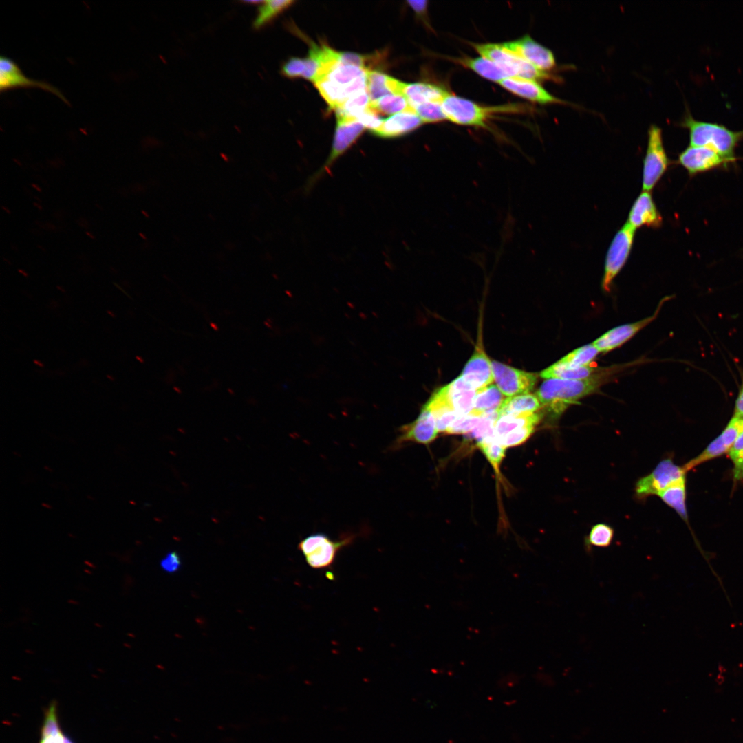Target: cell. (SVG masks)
<instances>
[{
    "label": "cell",
    "mask_w": 743,
    "mask_h": 743,
    "mask_svg": "<svg viewBox=\"0 0 743 743\" xmlns=\"http://www.w3.org/2000/svg\"><path fill=\"white\" fill-rule=\"evenodd\" d=\"M367 71L365 68L338 62L314 85L330 107L334 110L350 97L367 89Z\"/></svg>",
    "instance_id": "1"
},
{
    "label": "cell",
    "mask_w": 743,
    "mask_h": 743,
    "mask_svg": "<svg viewBox=\"0 0 743 743\" xmlns=\"http://www.w3.org/2000/svg\"><path fill=\"white\" fill-rule=\"evenodd\" d=\"M600 376L581 380L546 379L536 393L541 406L552 416H559L570 405L594 392L601 385Z\"/></svg>",
    "instance_id": "2"
},
{
    "label": "cell",
    "mask_w": 743,
    "mask_h": 743,
    "mask_svg": "<svg viewBox=\"0 0 743 743\" xmlns=\"http://www.w3.org/2000/svg\"><path fill=\"white\" fill-rule=\"evenodd\" d=\"M681 125L689 131V145L711 148L729 163L735 160V149L743 139V130L733 131L714 122L695 119L687 113Z\"/></svg>",
    "instance_id": "3"
},
{
    "label": "cell",
    "mask_w": 743,
    "mask_h": 743,
    "mask_svg": "<svg viewBox=\"0 0 743 743\" xmlns=\"http://www.w3.org/2000/svg\"><path fill=\"white\" fill-rule=\"evenodd\" d=\"M442 106L448 120L460 125L483 128L486 127V121L495 113L522 111V107L519 105L482 106L449 93L443 98Z\"/></svg>",
    "instance_id": "4"
},
{
    "label": "cell",
    "mask_w": 743,
    "mask_h": 743,
    "mask_svg": "<svg viewBox=\"0 0 743 743\" xmlns=\"http://www.w3.org/2000/svg\"><path fill=\"white\" fill-rule=\"evenodd\" d=\"M481 56L501 66L510 77L517 76L535 80L561 81L559 77L537 68L530 63L505 50L501 44H473Z\"/></svg>",
    "instance_id": "5"
},
{
    "label": "cell",
    "mask_w": 743,
    "mask_h": 743,
    "mask_svg": "<svg viewBox=\"0 0 743 743\" xmlns=\"http://www.w3.org/2000/svg\"><path fill=\"white\" fill-rule=\"evenodd\" d=\"M354 539V536L350 535L334 540L324 533H314L303 539L298 544V549L310 567L323 569L330 567L338 551L350 544Z\"/></svg>",
    "instance_id": "6"
},
{
    "label": "cell",
    "mask_w": 743,
    "mask_h": 743,
    "mask_svg": "<svg viewBox=\"0 0 743 743\" xmlns=\"http://www.w3.org/2000/svg\"><path fill=\"white\" fill-rule=\"evenodd\" d=\"M669 164L663 140L662 129L656 125H650L647 133V145L643 160V191H650L659 182Z\"/></svg>",
    "instance_id": "7"
},
{
    "label": "cell",
    "mask_w": 743,
    "mask_h": 743,
    "mask_svg": "<svg viewBox=\"0 0 743 743\" xmlns=\"http://www.w3.org/2000/svg\"><path fill=\"white\" fill-rule=\"evenodd\" d=\"M687 471L684 466L676 464L671 458L661 460L648 475L640 478L635 485V494L639 499L658 495L661 491L686 480Z\"/></svg>",
    "instance_id": "8"
},
{
    "label": "cell",
    "mask_w": 743,
    "mask_h": 743,
    "mask_svg": "<svg viewBox=\"0 0 743 743\" xmlns=\"http://www.w3.org/2000/svg\"><path fill=\"white\" fill-rule=\"evenodd\" d=\"M636 230L627 222L614 237L606 254L602 288L609 292L614 279L625 265L630 255Z\"/></svg>",
    "instance_id": "9"
},
{
    "label": "cell",
    "mask_w": 743,
    "mask_h": 743,
    "mask_svg": "<svg viewBox=\"0 0 743 743\" xmlns=\"http://www.w3.org/2000/svg\"><path fill=\"white\" fill-rule=\"evenodd\" d=\"M337 124L332 149L325 164L309 182L313 184L323 175L329 172L335 161L360 137L365 127L356 119L336 118Z\"/></svg>",
    "instance_id": "10"
},
{
    "label": "cell",
    "mask_w": 743,
    "mask_h": 743,
    "mask_svg": "<svg viewBox=\"0 0 743 743\" xmlns=\"http://www.w3.org/2000/svg\"><path fill=\"white\" fill-rule=\"evenodd\" d=\"M494 380L504 396L508 397L528 394L537 383L535 374L521 371L497 361L491 362Z\"/></svg>",
    "instance_id": "11"
},
{
    "label": "cell",
    "mask_w": 743,
    "mask_h": 743,
    "mask_svg": "<svg viewBox=\"0 0 743 743\" xmlns=\"http://www.w3.org/2000/svg\"><path fill=\"white\" fill-rule=\"evenodd\" d=\"M19 87H32L52 93L64 103L69 104L63 93L50 83L30 78L23 73L19 65L11 58H0V90L1 92Z\"/></svg>",
    "instance_id": "12"
},
{
    "label": "cell",
    "mask_w": 743,
    "mask_h": 743,
    "mask_svg": "<svg viewBox=\"0 0 743 743\" xmlns=\"http://www.w3.org/2000/svg\"><path fill=\"white\" fill-rule=\"evenodd\" d=\"M438 433L434 416L424 405L413 422L400 427L392 448L397 449L407 442L428 444L435 440Z\"/></svg>",
    "instance_id": "13"
},
{
    "label": "cell",
    "mask_w": 743,
    "mask_h": 743,
    "mask_svg": "<svg viewBox=\"0 0 743 743\" xmlns=\"http://www.w3.org/2000/svg\"><path fill=\"white\" fill-rule=\"evenodd\" d=\"M508 52L530 63L537 68L548 72L556 65L553 52L536 42L529 35L509 42L501 43Z\"/></svg>",
    "instance_id": "14"
},
{
    "label": "cell",
    "mask_w": 743,
    "mask_h": 743,
    "mask_svg": "<svg viewBox=\"0 0 743 743\" xmlns=\"http://www.w3.org/2000/svg\"><path fill=\"white\" fill-rule=\"evenodd\" d=\"M742 431L743 420L733 416L723 431L701 453L683 465L686 471L729 452Z\"/></svg>",
    "instance_id": "15"
},
{
    "label": "cell",
    "mask_w": 743,
    "mask_h": 743,
    "mask_svg": "<svg viewBox=\"0 0 743 743\" xmlns=\"http://www.w3.org/2000/svg\"><path fill=\"white\" fill-rule=\"evenodd\" d=\"M678 163L689 175L708 171L730 164L715 150L707 147L689 145L683 150L678 158Z\"/></svg>",
    "instance_id": "16"
},
{
    "label": "cell",
    "mask_w": 743,
    "mask_h": 743,
    "mask_svg": "<svg viewBox=\"0 0 743 743\" xmlns=\"http://www.w3.org/2000/svg\"><path fill=\"white\" fill-rule=\"evenodd\" d=\"M460 376L475 390L485 387L493 382L491 362L483 349L480 336L473 354Z\"/></svg>",
    "instance_id": "17"
},
{
    "label": "cell",
    "mask_w": 743,
    "mask_h": 743,
    "mask_svg": "<svg viewBox=\"0 0 743 743\" xmlns=\"http://www.w3.org/2000/svg\"><path fill=\"white\" fill-rule=\"evenodd\" d=\"M663 303V301L660 302L652 315L632 323L612 328L596 339L592 343L593 345L599 352H608L620 347L656 318Z\"/></svg>",
    "instance_id": "18"
},
{
    "label": "cell",
    "mask_w": 743,
    "mask_h": 743,
    "mask_svg": "<svg viewBox=\"0 0 743 743\" xmlns=\"http://www.w3.org/2000/svg\"><path fill=\"white\" fill-rule=\"evenodd\" d=\"M499 85L515 95L540 104H568L546 91L537 80L517 76L508 77Z\"/></svg>",
    "instance_id": "19"
},
{
    "label": "cell",
    "mask_w": 743,
    "mask_h": 743,
    "mask_svg": "<svg viewBox=\"0 0 743 743\" xmlns=\"http://www.w3.org/2000/svg\"><path fill=\"white\" fill-rule=\"evenodd\" d=\"M663 219L649 191H643L634 201L627 223L635 230L642 226L659 228Z\"/></svg>",
    "instance_id": "20"
},
{
    "label": "cell",
    "mask_w": 743,
    "mask_h": 743,
    "mask_svg": "<svg viewBox=\"0 0 743 743\" xmlns=\"http://www.w3.org/2000/svg\"><path fill=\"white\" fill-rule=\"evenodd\" d=\"M422 124L416 113L401 112L383 120L381 126L372 133L384 138H397L411 132Z\"/></svg>",
    "instance_id": "21"
},
{
    "label": "cell",
    "mask_w": 743,
    "mask_h": 743,
    "mask_svg": "<svg viewBox=\"0 0 743 743\" xmlns=\"http://www.w3.org/2000/svg\"><path fill=\"white\" fill-rule=\"evenodd\" d=\"M38 743H75L63 730L55 700L44 710Z\"/></svg>",
    "instance_id": "22"
},
{
    "label": "cell",
    "mask_w": 743,
    "mask_h": 743,
    "mask_svg": "<svg viewBox=\"0 0 743 743\" xmlns=\"http://www.w3.org/2000/svg\"><path fill=\"white\" fill-rule=\"evenodd\" d=\"M404 83L378 71L368 70L367 90L370 103L390 94H402Z\"/></svg>",
    "instance_id": "23"
},
{
    "label": "cell",
    "mask_w": 743,
    "mask_h": 743,
    "mask_svg": "<svg viewBox=\"0 0 743 743\" xmlns=\"http://www.w3.org/2000/svg\"><path fill=\"white\" fill-rule=\"evenodd\" d=\"M448 93L447 91L437 85L427 83H404L402 89V95L405 96L413 108L418 105L428 102L442 103Z\"/></svg>",
    "instance_id": "24"
},
{
    "label": "cell",
    "mask_w": 743,
    "mask_h": 743,
    "mask_svg": "<svg viewBox=\"0 0 743 743\" xmlns=\"http://www.w3.org/2000/svg\"><path fill=\"white\" fill-rule=\"evenodd\" d=\"M425 405L434 416L438 432H446L459 416L451 405L443 387L433 393Z\"/></svg>",
    "instance_id": "25"
},
{
    "label": "cell",
    "mask_w": 743,
    "mask_h": 743,
    "mask_svg": "<svg viewBox=\"0 0 743 743\" xmlns=\"http://www.w3.org/2000/svg\"><path fill=\"white\" fill-rule=\"evenodd\" d=\"M541 404L536 395L532 394H519L508 397L502 401L498 408L499 417L506 415H517L536 413Z\"/></svg>",
    "instance_id": "26"
},
{
    "label": "cell",
    "mask_w": 743,
    "mask_h": 743,
    "mask_svg": "<svg viewBox=\"0 0 743 743\" xmlns=\"http://www.w3.org/2000/svg\"><path fill=\"white\" fill-rule=\"evenodd\" d=\"M457 62L480 76L493 82L499 83L504 79L510 77L501 66L482 56L465 57L458 59Z\"/></svg>",
    "instance_id": "27"
},
{
    "label": "cell",
    "mask_w": 743,
    "mask_h": 743,
    "mask_svg": "<svg viewBox=\"0 0 743 743\" xmlns=\"http://www.w3.org/2000/svg\"><path fill=\"white\" fill-rule=\"evenodd\" d=\"M594 371L589 365L576 367L558 360L543 370L540 376L544 379L581 380L591 376Z\"/></svg>",
    "instance_id": "28"
},
{
    "label": "cell",
    "mask_w": 743,
    "mask_h": 743,
    "mask_svg": "<svg viewBox=\"0 0 743 743\" xmlns=\"http://www.w3.org/2000/svg\"><path fill=\"white\" fill-rule=\"evenodd\" d=\"M541 418L539 413L506 415L498 418L495 424V435L498 439L506 434L527 425H537Z\"/></svg>",
    "instance_id": "29"
},
{
    "label": "cell",
    "mask_w": 743,
    "mask_h": 743,
    "mask_svg": "<svg viewBox=\"0 0 743 743\" xmlns=\"http://www.w3.org/2000/svg\"><path fill=\"white\" fill-rule=\"evenodd\" d=\"M503 394L495 385H489L477 390L472 411L479 416L497 410L502 404Z\"/></svg>",
    "instance_id": "30"
},
{
    "label": "cell",
    "mask_w": 743,
    "mask_h": 743,
    "mask_svg": "<svg viewBox=\"0 0 743 743\" xmlns=\"http://www.w3.org/2000/svg\"><path fill=\"white\" fill-rule=\"evenodd\" d=\"M657 496L668 506L673 508L686 523L688 522L686 508V480L668 487Z\"/></svg>",
    "instance_id": "31"
},
{
    "label": "cell",
    "mask_w": 743,
    "mask_h": 743,
    "mask_svg": "<svg viewBox=\"0 0 743 743\" xmlns=\"http://www.w3.org/2000/svg\"><path fill=\"white\" fill-rule=\"evenodd\" d=\"M369 107L378 114L390 115L401 112L415 113L405 96L400 94L385 96L370 103Z\"/></svg>",
    "instance_id": "32"
},
{
    "label": "cell",
    "mask_w": 743,
    "mask_h": 743,
    "mask_svg": "<svg viewBox=\"0 0 743 743\" xmlns=\"http://www.w3.org/2000/svg\"><path fill=\"white\" fill-rule=\"evenodd\" d=\"M294 3L290 0H268L262 2L258 9L252 27L259 30L269 23L277 16L288 8Z\"/></svg>",
    "instance_id": "33"
},
{
    "label": "cell",
    "mask_w": 743,
    "mask_h": 743,
    "mask_svg": "<svg viewBox=\"0 0 743 743\" xmlns=\"http://www.w3.org/2000/svg\"><path fill=\"white\" fill-rule=\"evenodd\" d=\"M370 99L367 89L350 97L335 109L336 118H357L367 109Z\"/></svg>",
    "instance_id": "34"
},
{
    "label": "cell",
    "mask_w": 743,
    "mask_h": 743,
    "mask_svg": "<svg viewBox=\"0 0 743 743\" xmlns=\"http://www.w3.org/2000/svg\"><path fill=\"white\" fill-rule=\"evenodd\" d=\"M614 530L612 526L605 523L594 525L584 540L585 547L590 552L592 547L607 548L612 542Z\"/></svg>",
    "instance_id": "35"
},
{
    "label": "cell",
    "mask_w": 743,
    "mask_h": 743,
    "mask_svg": "<svg viewBox=\"0 0 743 743\" xmlns=\"http://www.w3.org/2000/svg\"><path fill=\"white\" fill-rule=\"evenodd\" d=\"M443 387L451 405L458 415H467L472 411L477 390L449 392L446 385Z\"/></svg>",
    "instance_id": "36"
},
{
    "label": "cell",
    "mask_w": 743,
    "mask_h": 743,
    "mask_svg": "<svg viewBox=\"0 0 743 743\" xmlns=\"http://www.w3.org/2000/svg\"><path fill=\"white\" fill-rule=\"evenodd\" d=\"M599 353L598 349L591 343L573 350L559 360L572 366H588Z\"/></svg>",
    "instance_id": "37"
},
{
    "label": "cell",
    "mask_w": 743,
    "mask_h": 743,
    "mask_svg": "<svg viewBox=\"0 0 743 743\" xmlns=\"http://www.w3.org/2000/svg\"><path fill=\"white\" fill-rule=\"evenodd\" d=\"M415 113L424 122H438L446 119L442 103L428 102L413 107Z\"/></svg>",
    "instance_id": "38"
},
{
    "label": "cell",
    "mask_w": 743,
    "mask_h": 743,
    "mask_svg": "<svg viewBox=\"0 0 743 743\" xmlns=\"http://www.w3.org/2000/svg\"><path fill=\"white\" fill-rule=\"evenodd\" d=\"M480 419L481 416L473 411L467 415H459L451 424L446 433L467 435L476 427Z\"/></svg>",
    "instance_id": "39"
},
{
    "label": "cell",
    "mask_w": 743,
    "mask_h": 743,
    "mask_svg": "<svg viewBox=\"0 0 743 743\" xmlns=\"http://www.w3.org/2000/svg\"><path fill=\"white\" fill-rule=\"evenodd\" d=\"M477 445L493 467L498 469L505 456L506 448L499 443L496 438L480 442Z\"/></svg>",
    "instance_id": "40"
},
{
    "label": "cell",
    "mask_w": 743,
    "mask_h": 743,
    "mask_svg": "<svg viewBox=\"0 0 743 743\" xmlns=\"http://www.w3.org/2000/svg\"><path fill=\"white\" fill-rule=\"evenodd\" d=\"M729 455L733 464V481L738 482L743 480V431L729 450Z\"/></svg>",
    "instance_id": "41"
},
{
    "label": "cell",
    "mask_w": 743,
    "mask_h": 743,
    "mask_svg": "<svg viewBox=\"0 0 743 743\" xmlns=\"http://www.w3.org/2000/svg\"><path fill=\"white\" fill-rule=\"evenodd\" d=\"M535 426V424L527 425L513 431L497 439V440L505 448L519 445L527 440L532 434Z\"/></svg>",
    "instance_id": "42"
},
{
    "label": "cell",
    "mask_w": 743,
    "mask_h": 743,
    "mask_svg": "<svg viewBox=\"0 0 743 743\" xmlns=\"http://www.w3.org/2000/svg\"><path fill=\"white\" fill-rule=\"evenodd\" d=\"M305 70V58L292 57L283 64L281 72L283 76L288 78H303Z\"/></svg>",
    "instance_id": "43"
},
{
    "label": "cell",
    "mask_w": 743,
    "mask_h": 743,
    "mask_svg": "<svg viewBox=\"0 0 743 743\" xmlns=\"http://www.w3.org/2000/svg\"><path fill=\"white\" fill-rule=\"evenodd\" d=\"M372 58V56H365L354 52H338V61L343 64L353 65L368 69L367 63L370 61L369 60H373Z\"/></svg>",
    "instance_id": "44"
},
{
    "label": "cell",
    "mask_w": 743,
    "mask_h": 743,
    "mask_svg": "<svg viewBox=\"0 0 743 743\" xmlns=\"http://www.w3.org/2000/svg\"><path fill=\"white\" fill-rule=\"evenodd\" d=\"M365 128L369 129L371 132L378 129L383 124V119L380 114L372 109L369 106L366 111L360 114L356 119Z\"/></svg>",
    "instance_id": "45"
},
{
    "label": "cell",
    "mask_w": 743,
    "mask_h": 743,
    "mask_svg": "<svg viewBox=\"0 0 743 743\" xmlns=\"http://www.w3.org/2000/svg\"><path fill=\"white\" fill-rule=\"evenodd\" d=\"M160 566L166 572H175L181 566V560L177 552H169L161 559Z\"/></svg>",
    "instance_id": "46"
},
{
    "label": "cell",
    "mask_w": 743,
    "mask_h": 743,
    "mask_svg": "<svg viewBox=\"0 0 743 743\" xmlns=\"http://www.w3.org/2000/svg\"><path fill=\"white\" fill-rule=\"evenodd\" d=\"M407 3L415 11L418 17L424 18L427 12V1H408Z\"/></svg>",
    "instance_id": "47"
},
{
    "label": "cell",
    "mask_w": 743,
    "mask_h": 743,
    "mask_svg": "<svg viewBox=\"0 0 743 743\" xmlns=\"http://www.w3.org/2000/svg\"><path fill=\"white\" fill-rule=\"evenodd\" d=\"M735 417L743 420V385L739 393L738 397L735 403Z\"/></svg>",
    "instance_id": "48"
},
{
    "label": "cell",
    "mask_w": 743,
    "mask_h": 743,
    "mask_svg": "<svg viewBox=\"0 0 743 743\" xmlns=\"http://www.w3.org/2000/svg\"><path fill=\"white\" fill-rule=\"evenodd\" d=\"M31 186H32V187H33L34 189H36V190L37 191H39V192H41V191H42V190H41V188H40V187H39V186H37L36 184H31Z\"/></svg>",
    "instance_id": "49"
},
{
    "label": "cell",
    "mask_w": 743,
    "mask_h": 743,
    "mask_svg": "<svg viewBox=\"0 0 743 743\" xmlns=\"http://www.w3.org/2000/svg\"><path fill=\"white\" fill-rule=\"evenodd\" d=\"M1 208H2V209H3V211H6V212L7 213H8V214H10V213H11V211H10V210H9V208H7L6 206H1Z\"/></svg>",
    "instance_id": "50"
},
{
    "label": "cell",
    "mask_w": 743,
    "mask_h": 743,
    "mask_svg": "<svg viewBox=\"0 0 743 743\" xmlns=\"http://www.w3.org/2000/svg\"><path fill=\"white\" fill-rule=\"evenodd\" d=\"M18 272H20L21 274H23V275L24 277H28V274H27L26 272H24V271H23V270H21V269H19V270H18Z\"/></svg>",
    "instance_id": "51"
},
{
    "label": "cell",
    "mask_w": 743,
    "mask_h": 743,
    "mask_svg": "<svg viewBox=\"0 0 743 743\" xmlns=\"http://www.w3.org/2000/svg\"><path fill=\"white\" fill-rule=\"evenodd\" d=\"M34 206H35L36 207H37V208H39V210H41H41L43 209V207H42V206H41V205L40 204H38V203H35V202H34Z\"/></svg>",
    "instance_id": "52"
},
{
    "label": "cell",
    "mask_w": 743,
    "mask_h": 743,
    "mask_svg": "<svg viewBox=\"0 0 743 743\" xmlns=\"http://www.w3.org/2000/svg\"><path fill=\"white\" fill-rule=\"evenodd\" d=\"M86 233V235H87L88 237H90L91 239H95V237H94V236L93 235H91V233H90L89 232H88V231H86V233Z\"/></svg>",
    "instance_id": "53"
},
{
    "label": "cell",
    "mask_w": 743,
    "mask_h": 743,
    "mask_svg": "<svg viewBox=\"0 0 743 743\" xmlns=\"http://www.w3.org/2000/svg\"><path fill=\"white\" fill-rule=\"evenodd\" d=\"M38 247L39 248H41L42 250L45 251V248H43L41 246L39 245Z\"/></svg>",
    "instance_id": "54"
},
{
    "label": "cell",
    "mask_w": 743,
    "mask_h": 743,
    "mask_svg": "<svg viewBox=\"0 0 743 743\" xmlns=\"http://www.w3.org/2000/svg\"><path fill=\"white\" fill-rule=\"evenodd\" d=\"M139 235H140V236H141V237H142V238H144V239H146L145 236H144V235H142V234L141 233H139Z\"/></svg>",
    "instance_id": "55"
},
{
    "label": "cell",
    "mask_w": 743,
    "mask_h": 743,
    "mask_svg": "<svg viewBox=\"0 0 743 743\" xmlns=\"http://www.w3.org/2000/svg\"><path fill=\"white\" fill-rule=\"evenodd\" d=\"M142 213L143 214H144V215H145L146 217H149V216L147 215V213H145V212H144V211H142Z\"/></svg>",
    "instance_id": "56"
}]
</instances>
